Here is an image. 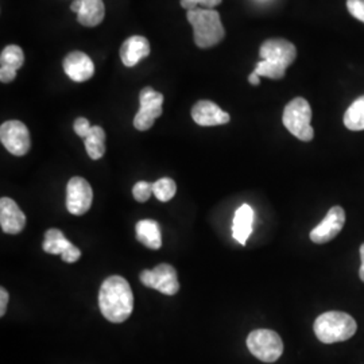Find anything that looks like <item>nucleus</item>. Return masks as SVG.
Listing matches in <instances>:
<instances>
[{
	"instance_id": "f257e3e1",
	"label": "nucleus",
	"mask_w": 364,
	"mask_h": 364,
	"mask_svg": "<svg viewBox=\"0 0 364 364\" xmlns=\"http://www.w3.org/2000/svg\"><path fill=\"white\" fill-rule=\"evenodd\" d=\"M100 312L111 323H124L134 309L130 284L119 275L107 278L99 293Z\"/></svg>"
},
{
	"instance_id": "f03ea898",
	"label": "nucleus",
	"mask_w": 364,
	"mask_h": 364,
	"mask_svg": "<svg viewBox=\"0 0 364 364\" xmlns=\"http://www.w3.org/2000/svg\"><path fill=\"white\" fill-rule=\"evenodd\" d=\"M186 19L193 27L195 43L201 49L219 45L225 37L220 14L213 9H195L186 11Z\"/></svg>"
},
{
	"instance_id": "7ed1b4c3",
	"label": "nucleus",
	"mask_w": 364,
	"mask_h": 364,
	"mask_svg": "<svg viewBox=\"0 0 364 364\" xmlns=\"http://www.w3.org/2000/svg\"><path fill=\"white\" fill-rule=\"evenodd\" d=\"M314 333L324 344L346 341L356 333V321L344 312H326L320 314L314 321Z\"/></svg>"
},
{
	"instance_id": "20e7f679",
	"label": "nucleus",
	"mask_w": 364,
	"mask_h": 364,
	"mask_svg": "<svg viewBox=\"0 0 364 364\" xmlns=\"http://www.w3.org/2000/svg\"><path fill=\"white\" fill-rule=\"evenodd\" d=\"M312 108L304 97L293 99L284 109L282 122L287 131L302 142H311L314 138V130L311 126Z\"/></svg>"
},
{
	"instance_id": "39448f33",
	"label": "nucleus",
	"mask_w": 364,
	"mask_h": 364,
	"mask_svg": "<svg viewBox=\"0 0 364 364\" xmlns=\"http://www.w3.org/2000/svg\"><path fill=\"white\" fill-rule=\"evenodd\" d=\"M250 352L264 363L277 362L284 353V343L279 335L270 329L252 331L247 338Z\"/></svg>"
},
{
	"instance_id": "423d86ee",
	"label": "nucleus",
	"mask_w": 364,
	"mask_h": 364,
	"mask_svg": "<svg viewBox=\"0 0 364 364\" xmlns=\"http://www.w3.org/2000/svg\"><path fill=\"white\" fill-rule=\"evenodd\" d=\"M164 95L151 87H146L139 93V111L134 117V127L138 131L150 130L156 119L162 115Z\"/></svg>"
},
{
	"instance_id": "0eeeda50",
	"label": "nucleus",
	"mask_w": 364,
	"mask_h": 364,
	"mask_svg": "<svg viewBox=\"0 0 364 364\" xmlns=\"http://www.w3.org/2000/svg\"><path fill=\"white\" fill-rule=\"evenodd\" d=\"M0 141L13 156H26L31 147L30 132L21 120H7L0 127Z\"/></svg>"
},
{
	"instance_id": "6e6552de",
	"label": "nucleus",
	"mask_w": 364,
	"mask_h": 364,
	"mask_svg": "<svg viewBox=\"0 0 364 364\" xmlns=\"http://www.w3.org/2000/svg\"><path fill=\"white\" fill-rule=\"evenodd\" d=\"M139 279L144 287L156 289L166 296H174L180 290L177 272L168 263L158 264L153 270H144Z\"/></svg>"
},
{
	"instance_id": "1a4fd4ad",
	"label": "nucleus",
	"mask_w": 364,
	"mask_h": 364,
	"mask_svg": "<svg viewBox=\"0 0 364 364\" xmlns=\"http://www.w3.org/2000/svg\"><path fill=\"white\" fill-rule=\"evenodd\" d=\"M93 191L82 177H73L66 185V208L75 216L85 215L92 207Z\"/></svg>"
},
{
	"instance_id": "9d476101",
	"label": "nucleus",
	"mask_w": 364,
	"mask_h": 364,
	"mask_svg": "<svg viewBox=\"0 0 364 364\" xmlns=\"http://www.w3.org/2000/svg\"><path fill=\"white\" fill-rule=\"evenodd\" d=\"M262 60L289 68L297 58L296 46L284 38H272L264 41L259 49Z\"/></svg>"
},
{
	"instance_id": "9b49d317",
	"label": "nucleus",
	"mask_w": 364,
	"mask_h": 364,
	"mask_svg": "<svg viewBox=\"0 0 364 364\" xmlns=\"http://www.w3.org/2000/svg\"><path fill=\"white\" fill-rule=\"evenodd\" d=\"M346 223V212L341 207L329 209L324 220L311 232V240L317 245H324L335 239L343 230Z\"/></svg>"
},
{
	"instance_id": "f8f14e48",
	"label": "nucleus",
	"mask_w": 364,
	"mask_h": 364,
	"mask_svg": "<svg viewBox=\"0 0 364 364\" xmlns=\"http://www.w3.org/2000/svg\"><path fill=\"white\" fill-rule=\"evenodd\" d=\"M63 68L66 76L75 82H84L93 77L95 64L91 57L84 52H72L66 54Z\"/></svg>"
},
{
	"instance_id": "ddd939ff",
	"label": "nucleus",
	"mask_w": 364,
	"mask_h": 364,
	"mask_svg": "<svg viewBox=\"0 0 364 364\" xmlns=\"http://www.w3.org/2000/svg\"><path fill=\"white\" fill-rule=\"evenodd\" d=\"M0 225L3 232L16 235L23 231L26 225V216L10 197L0 200Z\"/></svg>"
},
{
	"instance_id": "4468645a",
	"label": "nucleus",
	"mask_w": 364,
	"mask_h": 364,
	"mask_svg": "<svg viewBox=\"0 0 364 364\" xmlns=\"http://www.w3.org/2000/svg\"><path fill=\"white\" fill-rule=\"evenodd\" d=\"M192 117L198 126L213 127L227 124L231 117L225 111H223L219 105L210 100H200L192 108Z\"/></svg>"
},
{
	"instance_id": "2eb2a0df",
	"label": "nucleus",
	"mask_w": 364,
	"mask_h": 364,
	"mask_svg": "<svg viewBox=\"0 0 364 364\" xmlns=\"http://www.w3.org/2000/svg\"><path fill=\"white\" fill-rule=\"evenodd\" d=\"M70 11L77 14V22L85 27H95L103 22L105 6L103 0H73Z\"/></svg>"
},
{
	"instance_id": "dca6fc26",
	"label": "nucleus",
	"mask_w": 364,
	"mask_h": 364,
	"mask_svg": "<svg viewBox=\"0 0 364 364\" xmlns=\"http://www.w3.org/2000/svg\"><path fill=\"white\" fill-rule=\"evenodd\" d=\"M120 60L127 68L136 66L150 54V42L142 36H132L122 43Z\"/></svg>"
},
{
	"instance_id": "f3484780",
	"label": "nucleus",
	"mask_w": 364,
	"mask_h": 364,
	"mask_svg": "<svg viewBox=\"0 0 364 364\" xmlns=\"http://www.w3.org/2000/svg\"><path fill=\"white\" fill-rule=\"evenodd\" d=\"M254 216H255L254 209L251 208L248 204H243L235 212L232 235L242 246H246L247 239L252 232Z\"/></svg>"
},
{
	"instance_id": "a211bd4d",
	"label": "nucleus",
	"mask_w": 364,
	"mask_h": 364,
	"mask_svg": "<svg viewBox=\"0 0 364 364\" xmlns=\"http://www.w3.org/2000/svg\"><path fill=\"white\" fill-rule=\"evenodd\" d=\"M135 232L138 240L151 250H158L162 246V236H161V230H159V224L154 220L138 221L136 227H135Z\"/></svg>"
},
{
	"instance_id": "6ab92c4d",
	"label": "nucleus",
	"mask_w": 364,
	"mask_h": 364,
	"mask_svg": "<svg viewBox=\"0 0 364 364\" xmlns=\"http://www.w3.org/2000/svg\"><path fill=\"white\" fill-rule=\"evenodd\" d=\"M85 150L93 161L103 158L105 154V131L100 126H92L88 136L84 139Z\"/></svg>"
},
{
	"instance_id": "aec40b11",
	"label": "nucleus",
	"mask_w": 364,
	"mask_h": 364,
	"mask_svg": "<svg viewBox=\"0 0 364 364\" xmlns=\"http://www.w3.org/2000/svg\"><path fill=\"white\" fill-rule=\"evenodd\" d=\"M344 126L351 131L364 130V95L358 97L346 111Z\"/></svg>"
},
{
	"instance_id": "412c9836",
	"label": "nucleus",
	"mask_w": 364,
	"mask_h": 364,
	"mask_svg": "<svg viewBox=\"0 0 364 364\" xmlns=\"http://www.w3.org/2000/svg\"><path fill=\"white\" fill-rule=\"evenodd\" d=\"M69 245H70V242L66 239L60 230L50 228L45 232L42 248L48 254H55L57 255V254H63Z\"/></svg>"
},
{
	"instance_id": "4be33fe9",
	"label": "nucleus",
	"mask_w": 364,
	"mask_h": 364,
	"mask_svg": "<svg viewBox=\"0 0 364 364\" xmlns=\"http://www.w3.org/2000/svg\"><path fill=\"white\" fill-rule=\"evenodd\" d=\"M25 64V53L18 45H9L0 54V66L10 68L18 72L19 68Z\"/></svg>"
},
{
	"instance_id": "5701e85b",
	"label": "nucleus",
	"mask_w": 364,
	"mask_h": 364,
	"mask_svg": "<svg viewBox=\"0 0 364 364\" xmlns=\"http://www.w3.org/2000/svg\"><path fill=\"white\" fill-rule=\"evenodd\" d=\"M254 72H255L259 77L281 80V78L285 77V75H287V68L279 65V64L272 63V61L260 60L259 63L255 66Z\"/></svg>"
},
{
	"instance_id": "b1692460",
	"label": "nucleus",
	"mask_w": 364,
	"mask_h": 364,
	"mask_svg": "<svg viewBox=\"0 0 364 364\" xmlns=\"http://www.w3.org/2000/svg\"><path fill=\"white\" fill-rule=\"evenodd\" d=\"M153 191H154V196L159 201L168 203L176 196L177 185L169 177H164L153 183Z\"/></svg>"
},
{
	"instance_id": "393cba45",
	"label": "nucleus",
	"mask_w": 364,
	"mask_h": 364,
	"mask_svg": "<svg viewBox=\"0 0 364 364\" xmlns=\"http://www.w3.org/2000/svg\"><path fill=\"white\" fill-rule=\"evenodd\" d=\"M151 195H154V191H153V183L150 182H136L132 188V196L138 203H146Z\"/></svg>"
},
{
	"instance_id": "a878e982",
	"label": "nucleus",
	"mask_w": 364,
	"mask_h": 364,
	"mask_svg": "<svg viewBox=\"0 0 364 364\" xmlns=\"http://www.w3.org/2000/svg\"><path fill=\"white\" fill-rule=\"evenodd\" d=\"M221 1L223 0H181L180 3H181L182 9L189 11V10L197 9L198 4L204 6L205 9H215V7H218L219 4H221Z\"/></svg>"
},
{
	"instance_id": "bb28decb",
	"label": "nucleus",
	"mask_w": 364,
	"mask_h": 364,
	"mask_svg": "<svg viewBox=\"0 0 364 364\" xmlns=\"http://www.w3.org/2000/svg\"><path fill=\"white\" fill-rule=\"evenodd\" d=\"M347 10L353 18L364 23V0H347Z\"/></svg>"
},
{
	"instance_id": "cd10ccee",
	"label": "nucleus",
	"mask_w": 364,
	"mask_h": 364,
	"mask_svg": "<svg viewBox=\"0 0 364 364\" xmlns=\"http://www.w3.org/2000/svg\"><path fill=\"white\" fill-rule=\"evenodd\" d=\"M73 130L77 134L80 138H87L88 136V134L91 132L92 126L90 124V122H88V119H85V117H77L76 120H75V123H73Z\"/></svg>"
},
{
	"instance_id": "c85d7f7f",
	"label": "nucleus",
	"mask_w": 364,
	"mask_h": 364,
	"mask_svg": "<svg viewBox=\"0 0 364 364\" xmlns=\"http://www.w3.org/2000/svg\"><path fill=\"white\" fill-rule=\"evenodd\" d=\"M61 257L66 263H75L81 258V251H80V248L70 243L65 251L61 254Z\"/></svg>"
},
{
	"instance_id": "c756f323",
	"label": "nucleus",
	"mask_w": 364,
	"mask_h": 364,
	"mask_svg": "<svg viewBox=\"0 0 364 364\" xmlns=\"http://www.w3.org/2000/svg\"><path fill=\"white\" fill-rule=\"evenodd\" d=\"M16 77V70L10 69V68H4V66H0V81L3 84H9V82H13L14 80Z\"/></svg>"
},
{
	"instance_id": "7c9ffc66",
	"label": "nucleus",
	"mask_w": 364,
	"mask_h": 364,
	"mask_svg": "<svg viewBox=\"0 0 364 364\" xmlns=\"http://www.w3.org/2000/svg\"><path fill=\"white\" fill-rule=\"evenodd\" d=\"M7 302H9V293L4 287H0V317H3L6 314Z\"/></svg>"
},
{
	"instance_id": "2f4dec72",
	"label": "nucleus",
	"mask_w": 364,
	"mask_h": 364,
	"mask_svg": "<svg viewBox=\"0 0 364 364\" xmlns=\"http://www.w3.org/2000/svg\"><path fill=\"white\" fill-rule=\"evenodd\" d=\"M248 82H250L251 85H259L260 77L255 72H252V73L248 76Z\"/></svg>"
},
{
	"instance_id": "473e14b6",
	"label": "nucleus",
	"mask_w": 364,
	"mask_h": 364,
	"mask_svg": "<svg viewBox=\"0 0 364 364\" xmlns=\"http://www.w3.org/2000/svg\"><path fill=\"white\" fill-rule=\"evenodd\" d=\"M360 259H362V266H360V270H359V277L364 282V243L360 246Z\"/></svg>"
}]
</instances>
